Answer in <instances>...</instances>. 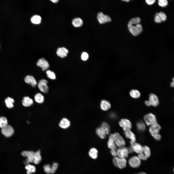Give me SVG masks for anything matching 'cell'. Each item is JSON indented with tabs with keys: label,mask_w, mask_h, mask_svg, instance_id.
<instances>
[{
	"label": "cell",
	"mask_w": 174,
	"mask_h": 174,
	"mask_svg": "<svg viewBox=\"0 0 174 174\" xmlns=\"http://www.w3.org/2000/svg\"><path fill=\"white\" fill-rule=\"evenodd\" d=\"M21 155L26 159L23 163L26 165L33 163L35 164H39L42 160L41 151L38 150L35 152L32 151H25L21 152Z\"/></svg>",
	"instance_id": "6da1fadb"
},
{
	"label": "cell",
	"mask_w": 174,
	"mask_h": 174,
	"mask_svg": "<svg viewBox=\"0 0 174 174\" xmlns=\"http://www.w3.org/2000/svg\"><path fill=\"white\" fill-rule=\"evenodd\" d=\"M141 20L138 17L133 18L128 22L127 26L130 32L134 36H137L143 31L142 26L140 23Z\"/></svg>",
	"instance_id": "7a4b0ae2"
},
{
	"label": "cell",
	"mask_w": 174,
	"mask_h": 174,
	"mask_svg": "<svg viewBox=\"0 0 174 174\" xmlns=\"http://www.w3.org/2000/svg\"><path fill=\"white\" fill-rule=\"evenodd\" d=\"M160 125L157 123L150 126L149 131L152 136L157 140L159 141L161 138L159 132L161 129Z\"/></svg>",
	"instance_id": "3957f363"
},
{
	"label": "cell",
	"mask_w": 174,
	"mask_h": 174,
	"mask_svg": "<svg viewBox=\"0 0 174 174\" xmlns=\"http://www.w3.org/2000/svg\"><path fill=\"white\" fill-rule=\"evenodd\" d=\"M58 166V164L57 163L54 162L51 165L49 164L44 165L43 168L44 171L46 174H53L56 172Z\"/></svg>",
	"instance_id": "277c9868"
},
{
	"label": "cell",
	"mask_w": 174,
	"mask_h": 174,
	"mask_svg": "<svg viewBox=\"0 0 174 174\" xmlns=\"http://www.w3.org/2000/svg\"><path fill=\"white\" fill-rule=\"evenodd\" d=\"M114 165L116 167L121 169L125 168L126 166L127 160L126 159L118 157H114L113 159Z\"/></svg>",
	"instance_id": "5b68a950"
},
{
	"label": "cell",
	"mask_w": 174,
	"mask_h": 174,
	"mask_svg": "<svg viewBox=\"0 0 174 174\" xmlns=\"http://www.w3.org/2000/svg\"><path fill=\"white\" fill-rule=\"evenodd\" d=\"M144 119L145 124L148 126H151L157 123L155 116L151 113L145 115L144 117Z\"/></svg>",
	"instance_id": "8992f818"
},
{
	"label": "cell",
	"mask_w": 174,
	"mask_h": 174,
	"mask_svg": "<svg viewBox=\"0 0 174 174\" xmlns=\"http://www.w3.org/2000/svg\"><path fill=\"white\" fill-rule=\"evenodd\" d=\"M116 151L119 157L126 159L128 157L130 153L129 148L125 146L119 147Z\"/></svg>",
	"instance_id": "52a82bcc"
},
{
	"label": "cell",
	"mask_w": 174,
	"mask_h": 174,
	"mask_svg": "<svg viewBox=\"0 0 174 174\" xmlns=\"http://www.w3.org/2000/svg\"><path fill=\"white\" fill-rule=\"evenodd\" d=\"M114 141L117 147H119L125 146V142L123 138L118 133L116 132L113 134Z\"/></svg>",
	"instance_id": "ba28073f"
},
{
	"label": "cell",
	"mask_w": 174,
	"mask_h": 174,
	"mask_svg": "<svg viewBox=\"0 0 174 174\" xmlns=\"http://www.w3.org/2000/svg\"><path fill=\"white\" fill-rule=\"evenodd\" d=\"M128 162L130 166L133 168H138L141 164V160L136 156H133L130 158Z\"/></svg>",
	"instance_id": "9c48e42d"
},
{
	"label": "cell",
	"mask_w": 174,
	"mask_h": 174,
	"mask_svg": "<svg viewBox=\"0 0 174 174\" xmlns=\"http://www.w3.org/2000/svg\"><path fill=\"white\" fill-rule=\"evenodd\" d=\"M120 126L122 128L124 131L130 130L132 127L131 122L129 120L126 119H122L119 122Z\"/></svg>",
	"instance_id": "30bf717a"
},
{
	"label": "cell",
	"mask_w": 174,
	"mask_h": 174,
	"mask_svg": "<svg viewBox=\"0 0 174 174\" xmlns=\"http://www.w3.org/2000/svg\"><path fill=\"white\" fill-rule=\"evenodd\" d=\"M48 83V81L45 79H42L39 81L38 86L41 91L45 93H48L49 88L47 84Z\"/></svg>",
	"instance_id": "8fae6325"
},
{
	"label": "cell",
	"mask_w": 174,
	"mask_h": 174,
	"mask_svg": "<svg viewBox=\"0 0 174 174\" xmlns=\"http://www.w3.org/2000/svg\"><path fill=\"white\" fill-rule=\"evenodd\" d=\"M97 18L99 22L101 24L111 21V19L108 15L104 14L102 12H99L98 13Z\"/></svg>",
	"instance_id": "7c38bea8"
},
{
	"label": "cell",
	"mask_w": 174,
	"mask_h": 174,
	"mask_svg": "<svg viewBox=\"0 0 174 174\" xmlns=\"http://www.w3.org/2000/svg\"><path fill=\"white\" fill-rule=\"evenodd\" d=\"M36 65L40 67L43 71L47 70L49 67V65L48 61L44 58H41L37 61Z\"/></svg>",
	"instance_id": "4fadbf2b"
},
{
	"label": "cell",
	"mask_w": 174,
	"mask_h": 174,
	"mask_svg": "<svg viewBox=\"0 0 174 174\" xmlns=\"http://www.w3.org/2000/svg\"><path fill=\"white\" fill-rule=\"evenodd\" d=\"M14 130L10 125H7L2 128L1 132L2 134L6 137H9L13 135L14 133Z\"/></svg>",
	"instance_id": "5bb4252c"
},
{
	"label": "cell",
	"mask_w": 174,
	"mask_h": 174,
	"mask_svg": "<svg viewBox=\"0 0 174 174\" xmlns=\"http://www.w3.org/2000/svg\"><path fill=\"white\" fill-rule=\"evenodd\" d=\"M151 105L156 107L159 104V101L158 97L155 94L151 93L149 95V100Z\"/></svg>",
	"instance_id": "9a60e30c"
},
{
	"label": "cell",
	"mask_w": 174,
	"mask_h": 174,
	"mask_svg": "<svg viewBox=\"0 0 174 174\" xmlns=\"http://www.w3.org/2000/svg\"><path fill=\"white\" fill-rule=\"evenodd\" d=\"M130 147L133 152L138 154L143 152V146L140 144L136 142L130 144Z\"/></svg>",
	"instance_id": "2e32d148"
},
{
	"label": "cell",
	"mask_w": 174,
	"mask_h": 174,
	"mask_svg": "<svg viewBox=\"0 0 174 174\" xmlns=\"http://www.w3.org/2000/svg\"><path fill=\"white\" fill-rule=\"evenodd\" d=\"M68 53V49L64 47L58 48L56 51L57 55L62 58H64L66 57Z\"/></svg>",
	"instance_id": "e0dca14e"
},
{
	"label": "cell",
	"mask_w": 174,
	"mask_h": 174,
	"mask_svg": "<svg viewBox=\"0 0 174 174\" xmlns=\"http://www.w3.org/2000/svg\"><path fill=\"white\" fill-rule=\"evenodd\" d=\"M70 122L68 119L66 118H63L60 120L59 124V125L61 128L66 129L70 126Z\"/></svg>",
	"instance_id": "ac0fdd59"
},
{
	"label": "cell",
	"mask_w": 174,
	"mask_h": 174,
	"mask_svg": "<svg viewBox=\"0 0 174 174\" xmlns=\"http://www.w3.org/2000/svg\"><path fill=\"white\" fill-rule=\"evenodd\" d=\"M24 80L26 83L30 85L33 87H36L37 85L36 80L32 76H27L25 78Z\"/></svg>",
	"instance_id": "d6986e66"
},
{
	"label": "cell",
	"mask_w": 174,
	"mask_h": 174,
	"mask_svg": "<svg viewBox=\"0 0 174 174\" xmlns=\"http://www.w3.org/2000/svg\"><path fill=\"white\" fill-rule=\"evenodd\" d=\"M124 134L127 138L130 139V144L136 142V139L135 136V134L130 130L124 131Z\"/></svg>",
	"instance_id": "ffe728a7"
},
{
	"label": "cell",
	"mask_w": 174,
	"mask_h": 174,
	"mask_svg": "<svg viewBox=\"0 0 174 174\" xmlns=\"http://www.w3.org/2000/svg\"><path fill=\"white\" fill-rule=\"evenodd\" d=\"M107 145L108 147L111 150H116L117 149V147L114 142L113 134H111L109 136Z\"/></svg>",
	"instance_id": "44dd1931"
},
{
	"label": "cell",
	"mask_w": 174,
	"mask_h": 174,
	"mask_svg": "<svg viewBox=\"0 0 174 174\" xmlns=\"http://www.w3.org/2000/svg\"><path fill=\"white\" fill-rule=\"evenodd\" d=\"M111 107L110 103L108 101L105 100H102L100 103V107L104 111H106L110 109Z\"/></svg>",
	"instance_id": "7402d4cb"
},
{
	"label": "cell",
	"mask_w": 174,
	"mask_h": 174,
	"mask_svg": "<svg viewBox=\"0 0 174 174\" xmlns=\"http://www.w3.org/2000/svg\"><path fill=\"white\" fill-rule=\"evenodd\" d=\"M33 100L28 96L24 97L22 100V104L24 106L29 107L33 105Z\"/></svg>",
	"instance_id": "603a6c76"
},
{
	"label": "cell",
	"mask_w": 174,
	"mask_h": 174,
	"mask_svg": "<svg viewBox=\"0 0 174 174\" xmlns=\"http://www.w3.org/2000/svg\"><path fill=\"white\" fill-rule=\"evenodd\" d=\"M25 168L27 170L26 172L27 174H31L35 173L36 171V168L34 165L30 164L26 165Z\"/></svg>",
	"instance_id": "cb8c5ba5"
},
{
	"label": "cell",
	"mask_w": 174,
	"mask_h": 174,
	"mask_svg": "<svg viewBox=\"0 0 174 174\" xmlns=\"http://www.w3.org/2000/svg\"><path fill=\"white\" fill-rule=\"evenodd\" d=\"M72 24L73 26L75 27H80L83 25V21L80 18L77 17L74 18L72 20Z\"/></svg>",
	"instance_id": "d4e9b609"
},
{
	"label": "cell",
	"mask_w": 174,
	"mask_h": 174,
	"mask_svg": "<svg viewBox=\"0 0 174 174\" xmlns=\"http://www.w3.org/2000/svg\"><path fill=\"white\" fill-rule=\"evenodd\" d=\"M34 99L35 101L37 103L42 104L44 101V97L41 93H38L36 94L34 96Z\"/></svg>",
	"instance_id": "484cf974"
},
{
	"label": "cell",
	"mask_w": 174,
	"mask_h": 174,
	"mask_svg": "<svg viewBox=\"0 0 174 174\" xmlns=\"http://www.w3.org/2000/svg\"><path fill=\"white\" fill-rule=\"evenodd\" d=\"M104 131L106 135L109 134L110 128L109 124L105 122H102L100 127Z\"/></svg>",
	"instance_id": "4316f807"
},
{
	"label": "cell",
	"mask_w": 174,
	"mask_h": 174,
	"mask_svg": "<svg viewBox=\"0 0 174 174\" xmlns=\"http://www.w3.org/2000/svg\"><path fill=\"white\" fill-rule=\"evenodd\" d=\"M130 94L132 98L134 99L138 98L141 96L140 92L137 89L131 90L130 92Z\"/></svg>",
	"instance_id": "83f0119b"
},
{
	"label": "cell",
	"mask_w": 174,
	"mask_h": 174,
	"mask_svg": "<svg viewBox=\"0 0 174 174\" xmlns=\"http://www.w3.org/2000/svg\"><path fill=\"white\" fill-rule=\"evenodd\" d=\"M96 131L97 135L101 139H104L106 138V134L104 131L100 127H98L96 128Z\"/></svg>",
	"instance_id": "f1b7e54d"
},
{
	"label": "cell",
	"mask_w": 174,
	"mask_h": 174,
	"mask_svg": "<svg viewBox=\"0 0 174 174\" xmlns=\"http://www.w3.org/2000/svg\"><path fill=\"white\" fill-rule=\"evenodd\" d=\"M98 151L95 148H91L89 152V156L92 158L94 159H96L98 156Z\"/></svg>",
	"instance_id": "f546056e"
},
{
	"label": "cell",
	"mask_w": 174,
	"mask_h": 174,
	"mask_svg": "<svg viewBox=\"0 0 174 174\" xmlns=\"http://www.w3.org/2000/svg\"><path fill=\"white\" fill-rule=\"evenodd\" d=\"M31 21L34 24H38L41 23V18L40 16L36 15L33 16L31 17Z\"/></svg>",
	"instance_id": "4dcf8cb0"
},
{
	"label": "cell",
	"mask_w": 174,
	"mask_h": 174,
	"mask_svg": "<svg viewBox=\"0 0 174 174\" xmlns=\"http://www.w3.org/2000/svg\"><path fill=\"white\" fill-rule=\"evenodd\" d=\"M136 126L137 129L139 131H143L145 129V124L141 121L138 122L136 124Z\"/></svg>",
	"instance_id": "1f68e13d"
},
{
	"label": "cell",
	"mask_w": 174,
	"mask_h": 174,
	"mask_svg": "<svg viewBox=\"0 0 174 174\" xmlns=\"http://www.w3.org/2000/svg\"><path fill=\"white\" fill-rule=\"evenodd\" d=\"M14 102V99L9 97H7L5 100L7 107L9 108H11L13 107V103Z\"/></svg>",
	"instance_id": "d6a6232c"
},
{
	"label": "cell",
	"mask_w": 174,
	"mask_h": 174,
	"mask_svg": "<svg viewBox=\"0 0 174 174\" xmlns=\"http://www.w3.org/2000/svg\"><path fill=\"white\" fill-rule=\"evenodd\" d=\"M8 125L7 121L6 118L2 116L0 117V127L3 128Z\"/></svg>",
	"instance_id": "836d02e7"
},
{
	"label": "cell",
	"mask_w": 174,
	"mask_h": 174,
	"mask_svg": "<svg viewBox=\"0 0 174 174\" xmlns=\"http://www.w3.org/2000/svg\"><path fill=\"white\" fill-rule=\"evenodd\" d=\"M148 158L150 156L151 152L150 148L148 146H143L142 152Z\"/></svg>",
	"instance_id": "e575fe53"
},
{
	"label": "cell",
	"mask_w": 174,
	"mask_h": 174,
	"mask_svg": "<svg viewBox=\"0 0 174 174\" xmlns=\"http://www.w3.org/2000/svg\"><path fill=\"white\" fill-rule=\"evenodd\" d=\"M46 73L47 77L52 80H55L56 79V75L53 72L50 70H47Z\"/></svg>",
	"instance_id": "d590c367"
},
{
	"label": "cell",
	"mask_w": 174,
	"mask_h": 174,
	"mask_svg": "<svg viewBox=\"0 0 174 174\" xmlns=\"http://www.w3.org/2000/svg\"><path fill=\"white\" fill-rule=\"evenodd\" d=\"M158 3L160 6L164 7L168 5V2L167 0H159L158 1Z\"/></svg>",
	"instance_id": "8d00e7d4"
},
{
	"label": "cell",
	"mask_w": 174,
	"mask_h": 174,
	"mask_svg": "<svg viewBox=\"0 0 174 174\" xmlns=\"http://www.w3.org/2000/svg\"><path fill=\"white\" fill-rule=\"evenodd\" d=\"M154 21L157 23H160L162 21L160 16L159 13H156L155 15L154 18Z\"/></svg>",
	"instance_id": "74e56055"
},
{
	"label": "cell",
	"mask_w": 174,
	"mask_h": 174,
	"mask_svg": "<svg viewBox=\"0 0 174 174\" xmlns=\"http://www.w3.org/2000/svg\"><path fill=\"white\" fill-rule=\"evenodd\" d=\"M159 14L162 22L165 21L167 19V16L163 12L160 11L159 13Z\"/></svg>",
	"instance_id": "f35d334b"
},
{
	"label": "cell",
	"mask_w": 174,
	"mask_h": 174,
	"mask_svg": "<svg viewBox=\"0 0 174 174\" xmlns=\"http://www.w3.org/2000/svg\"><path fill=\"white\" fill-rule=\"evenodd\" d=\"M137 156L141 160H145L148 159L143 152L138 153Z\"/></svg>",
	"instance_id": "ab89813d"
},
{
	"label": "cell",
	"mask_w": 174,
	"mask_h": 174,
	"mask_svg": "<svg viewBox=\"0 0 174 174\" xmlns=\"http://www.w3.org/2000/svg\"><path fill=\"white\" fill-rule=\"evenodd\" d=\"M89 56L88 54L86 52H83L81 56V58L83 61H86L88 59Z\"/></svg>",
	"instance_id": "60d3db41"
},
{
	"label": "cell",
	"mask_w": 174,
	"mask_h": 174,
	"mask_svg": "<svg viewBox=\"0 0 174 174\" xmlns=\"http://www.w3.org/2000/svg\"><path fill=\"white\" fill-rule=\"evenodd\" d=\"M155 0H146V2L148 5H151L154 4L155 2Z\"/></svg>",
	"instance_id": "b9f144b4"
},
{
	"label": "cell",
	"mask_w": 174,
	"mask_h": 174,
	"mask_svg": "<svg viewBox=\"0 0 174 174\" xmlns=\"http://www.w3.org/2000/svg\"><path fill=\"white\" fill-rule=\"evenodd\" d=\"M110 152L112 155L114 157L117 156L116 150H111L110 151Z\"/></svg>",
	"instance_id": "7bdbcfd3"
},
{
	"label": "cell",
	"mask_w": 174,
	"mask_h": 174,
	"mask_svg": "<svg viewBox=\"0 0 174 174\" xmlns=\"http://www.w3.org/2000/svg\"><path fill=\"white\" fill-rule=\"evenodd\" d=\"M145 105L148 106H151L150 103L149 101L146 100L145 101Z\"/></svg>",
	"instance_id": "ee69618b"
},
{
	"label": "cell",
	"mask_w": 174,
	"mask_h": 174,
	"mask_svg": "<svg viewBox=\"0 0 174 174\" xmlns=\"http://www.w3.org/2000/svg\"><path fill=\"white\" fill-rule=\"evenodd\" d=\"M170 86L172 87H174V81H173L171 82L170 84Z\"/></svg>",
	"instance_id": "f6af8a7d"
},
{
	"label": "cell",
	"mask_w": 174,
	"mask_h": 174,
	"mask_svg": "<svg viewBox=\"0 0 174 174\" xmlns=\"http://www.w3.org/2000/svg\"><path fill=\"white\" fill-rule=\"evenodd\" d=\"M51 1L52 2L54 3H58V1H59V0H51Z\"/></svg>",
	"instance_id": "bcb514c9"
},
{
	"label": "cell",
	"mask_w": 174,
	"mask_h": 174,
	"mask_svg": "<svg viewBox=\"0 0 174 174\" xmlns=\"http://www.w3.org/2000/svg\"><path fill=\"white\" fill-rule=\"evenodd\" d=\"M146 174L144 172H141L135 174Z\"/></svg>",
	"instance_id": "7dc6e473"
},
{
	"label": "cell",
	"mask_w": 174,
	"mask_h": 174,
	"mask_svg": "<svg viewBox=\"0 0 174 174\" xmlns=\"http://www.w3.org/2000/svg\"><path fill=\"white\" fill-rule=\"evenodd\" d=\"M123 1H126L127 2H129L130 1V0H122Z\"/></svg>",
	"instance_id": "c3c4849f"
},
{
	"label": "cell",
	"mask_w": 174,
	"mask_h": 174,
	"mask_svg": "<svg viewBox=\"0 0 174 174\" xmlns=\"http://www.w3.org/2000/svg\"><path fill=\"white\" fill-rule=\"evenodd\" d=\"M172 80H173V81H174V78H173Z\"/></svg>",
	"instance_id": "681fc988"
}]
</instances>
